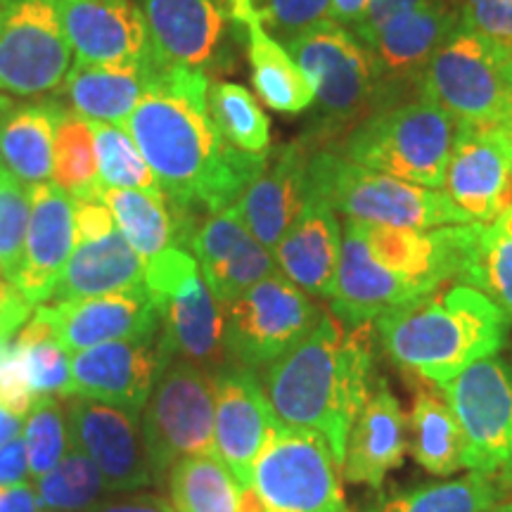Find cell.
<instances>
[{
  "mask_svg": "<svg viewBox=\"0 0 512 512\" xmlns=\"http://www.w3.org/2000/svg\"><path fill=\"white\" fill-rule=\"evenodd\" d=\"M164 64L209 74L223 57L230 15L219 0H138Z\"/></svg>",
  "mask_w": 512,
  "mask_h": 512,
  "instance_id": "23",
  "label": "cell"
},
{
  "mask_svg": "<svg viewBox=\"0 0 512 512\" xmlns=\"http://www.w3.org/2000/svg\"><path fill=\"white\" fill-rule=\"evenodd\" d=\"M22 430H24L22 415L10 413L8 408L0 406V448H3L5 444H10L12 439L22 437Z\"/></svg>",
  "mask_w": 512,
  "mask_h": 512,
  "instance_id": "54",
  "label": "cell"
},
{
  "mask_svg": "<svg viewBox=\"0 0 512 512\" xmlns=\"http://www.w3.org/2000/svg\"><path fill=\"white\" fill-rule=\"evenodd\" d=\"M458 124L439 105L415 98L370 112L351 128L339 155L422 188H444Z\"/></svg>",
  "mask_w": 512,
  "mask_h": 512,
  "instance_id": "6",
  "label": "cell"
},
{
  "mask_svg": "<svg viewBox=\"0 0 512 512\" xmlns=\"http://www.w3.org/2000/svg\"><path fill=\"white\" fill-rule=\"evenodd\" d=\"M169 494L176 512H238L240 486L214 453L185 456L171 467Z\"/></svg>",
  "mask_w": 512,
  "mask_h": 512,
  "instance_id": "35",
  "label": "cell"
},
{
  "mask_svg": "<svg viewBox=\"0 0 512 512\" xmlns=\"http://www.w3.org/2000/svg\"><path fill=\"white\" fill-rule=\"evenodd\" d=\"M484 512H512V503L510 501H503V503H494V505H489V508H486Z\"/></svg>",
  "mask_w": 512,
  "mask_h": 512,
  "instance_id": "57",
  "label": "cell"
},
{
  "mask_svg": "<svg viewBox=\"0 0 512 512\" xmlns=\"http://www.w3.org/2000/svg\"><path fill=\"white\" fill-rule=\"evenodd\" d=\"M110 494V486L98 467L93 465V460H88L72 446L48 475L36 479V496L41 510L91 512Z\"/></svg>",
  "mask_w": 512,
  "mask_h": 512,
  "instance_id": "37",
  "label": "cell"
},
{
  "mask_svg": "<svg viewBox=\"0 0 512 512\" xmlns=\"http://www.w3.org/2000/svg\"><path fill=\"white\" fill-rule=\"evenodd\" d=\"M91 512H176L171 501L155 494H131V496H107L95 505Z\"/></svg>",
  "mask_w": 512,
  "mask_h": 512,
  "instance_id": "49",
  "label": "cell"
},
{
  "mask_svg": "<svg viewBox=\"0 0 512 512\" xmlns=\"http://www.w3.org/2000/svg\"><path fill=\"white\" fill-rule=\"evenodd\" d=\"M311 147L306 140L280 145L268 150L266 166L261 174L247 185L235 209L252 235L266 249H275L292 221L306 202V171H309Z\"/></svg>",
  "mask_w": 512,
  "mask_h": 512,
  "instance_id": "24",
  "label": "cell"
},
{
  "mask_svg": "<svg viewBox=\"0 0 512 512\" xmlns=\"http://www.w3.org/2000/svg\"><path fill=\"white\" fill-rule=\"evenodd\" d=\"M55 100L12 105L0 117V164L27 188L48 183L53 174L57 114Z\"/></svg>",
  "mask_w": 512,
  "mask_h": 512,
  "instance_id": "30",
  "label": "cell"
},
{
  "mask_svg": "<svg viewBox=\"0 0 512 512\" xmlns=\"http://www.w3.org/2000/svg\"><path fill=\"white\" fill-rule=\"evenodd\" d=\"M15 342L36 399L38 396H67L69 382H72V370H69L72 356L62 349V344L36 311L17 332Z\"/></svg>",
  "mask_w": 512,
  "mask_h": 512,
  "instance_id": "40",
  "label": "cell"
},
{
  "mask_svg": "<svg viewBox=\"0 0 512 512\" xmlns=\"http://www.w3.org/2000/svg\"><path fill=\"white\" fill-rule=\"evenodd\" d=\"M0 512H41L36 489L29 482L0 489Z\"/></svg>",
  "mask_w": 512,
  "mask_h": 512,
  "instance_id": "52",
  "label": "cell"
},
{
  "mask_svg": "<svg viewBox=\"0 0 512 512\" xmlns=\"http://www.w3.org/2000/svg\"><path fill=\"white\" fill-rule=\"evenodd\" d=\"M339 472L323 437L278 425L256 460L252 486L240 491L238 512H351Z\"/></svg>",
  "mask_w": 512,
  "mask_h": 512,
  "instance_id": "8",
  "label": "cell"
},
{
  "mask_svg": "<svg viewBox=\"0 0 512 512\" xmlns=\"http://www.w3.org/2000/svg\"><path fill=\"white\" fill-rule=\"evenodd\" d=\"M501 496L494 479L470 472L451 482H432L382 498L366 512H484Z\"/></svg>",
  "mask_w": 512,
  "mask_h": 512,
  "instance_id": "36",
  "label": "cell"
},
{
  "mask_svg": "<svg viewBox=\"0 0 512 512\" xmlns=\"http://www.w3.org/2000/svg\"><path fill=\"white\" fill-rule=\"evenodd\" d=\"M458 22V5L422 0L415 8L389 19L363 43L373 72V112L418 98L422 76Z\"/></svg>",
  "mask_w": 512,
  "mask_h": 512,
  "instance_id": "15",
  "label": "cell"
},
{
  "mask_svg": "<svg viewBox=\"0 0 512 512\" xmlns=\"http://www.w3.org/2000/svg\"><path fill=\"white\" fill-rule=\"evenodd\" d=\"M219 3L228 10L230 19H233V22H238V19L245 15L247 10H252V5L256 3V0H219Z\"/></svg>",
  "mask_w": 512,
  "mask_h": 512,
  "instance_id": "55",
  "label": "cell"
},
{
  "mask_svg": "<svg viewBox=\"0 0 512 512\" xmlns=\"http://www.w3.org/2000/svg\"><path fill=\"white\" fill-rule=\"evenodd\" d=\"M162 60L152 53L143 62L81 64L76 62L64 79V98L72 112L88 121L126 126L133 110L150 88Z\"/></svg>",
  "mask_w": 512,
  "mask_h": 512,
  "instance_id": "28",
  "label": "cell"
},
{
  "mask_svg": "<svg viewBox=\"0 0 512 512\" xmlns=\"http://www.w3.org/2000/svg\"><path fill=\"white\" fill-rule=\"evenodd\" d=\"M74 219H76V238L79 242L98 240L102 235L117 230L112 211L102 202V197H86V200H74Z\"/></svg>",
  "mask_w": 512,
  "mask_h": 512,
  "instance_id": "47",
  "label": "cell"
},
{
  "mask_svg": "<svg viewBox=\"0 0 512 512\" xmlns=\"http://www.w3.org/2000/svg\"><path fill=\"white\" fill-rule=\"evenodd\" d=\"M332 0H256L252 15L275 41H294L325 19H330Z\"/></svg>",
  "mask_w": 512,
  "mask_h": 512,
  "instance_id": "44",
  "label": "cell"
},
{
  "mask_svg": "<svg viewBox=\"0 0 512 512\" xmlns=\"http://www.w3.org/2000/svg\"><path fill=\"white\" fill-rule=\"evenodd\" d=\"M143 283L145 261L117 228L98 240L76 245L48 304L100 297V294L131 290Z\"/></svg>",
  "mask_w": 512,
  "mask_h": 512,
  "instance_id": "29",
  "label": "cell"
},
{
  "mask_svg": "<svg viewBox=\"0 0 512 512\" xmlns=\"http://www.w3.org/2000/svg\"><path fill=\"white\" fill-rule=\"evenodd\" d=\"M36 396L31 392L15 337L0 342V406L15 415H27Z\"/></svg>",
  "mask_w": 512,
  "mask_h": 512,
  "instance_id": "46",
  "label": "cell"
},
{
  "mask_svg": "<svg viewBox=\"0 0 512 512\" xmlns=\"http://www.w3.org/2000/svg\"><path fill=\"white\" fill-rule=\"evenodd\" d=\"M370 325L347 330L323 313L302 342L261 368V384L275 418L323 437L339 465L351 427L370 399Z\"/></svg>",
  "mask_w": 512,
  "mask_h": 512,
  "instance_id": "3",
  "label": "cell"
},
{
  "mask_svg": "<svg viewBox=\"0 0 512 512\" xmlns=\"http://www.w3.org/2000/svg\"><path fill=\"white\" fill-rule=\"evenodd\" d=\"M12 105H15V102H12L10 95H3V93H0V117H3V114L8 112Z\"/></svg>",
  "mask_w": 512,
  "mask_h": 512,
  "instance_id": "58",
  "label": "cell"
},
{
  "mask_svg": "<svg viewBox=\"0 0 512 512\" xmlns=\"http://www.w3.org/2000/svg\"><path fill=\"white\" fill-rule=\"evenodd\" d=\"M418 98L456 124L505 126L512 119V53L458 22L432 57Z\"/></svg>",
  "mask_w": 512,
  "mask_h": 512,
  "instance_id": "7",
  "label": "cell"
},
{
  "mask_svg": "<svg viewBox=\"0 0 512 512\" xmlns=\"http://www.w3.org/2000/svg\"><path fill=\"white\" fill-rule=\"evenodd\" d=\"M505 133H508V138H510V143H512V119L508 121V124H505Z\"/></svg>",
  "mask_w": 512,
  "mask_h": 512,
  "instance_id": "59",
  "label": "cell"
},
{
  "mask_svg": "<svg viewBox=\"0 0 512 512\" xmlns=\"http://www.w3.org/2000/svg\"><path fill=\"white\" fill-rule=\"evenodd\" d=\"M62 399L69 446L93 460L112 494L155 484L147 463L140 413L88 396L69 394Z\"/></svg>",
  "mask_w": 512,
  "mask_h": 512,
  "instance_id": "17",
  "label": "cell"
},
{
  "mask_svg": "<svg viewBox=\"0 0 512 512\" xmlns=\"http://www.w3.org/2000/svg\"><path fill=\"white\" fill-rule=\"evenodd\" d=\"M69 356L98 344L159 330V313L145 283L100 297L43 304L34 309Z\"/></svg>",
  "mask_w": 512,
  "mask_h": 512,
  "instance_id": "20",
  "label": "cell"
},
{
  "mask_svg": "<svg viewBox=\"0 0 512 512\" xmlns=\"http://www.w3.org/2000/svg\"><path fill=\"white\" fill-rule=\"evenodd\" d=\"M62 17L81 64L143 62L155 53L143 10L133 0H64Z\"/></svg>",
  "mask_w": 512,
  "mask_h": 512,
  "instance_id": "25",
  "label": "cell"
},
{
  "mask_svg": "<svg viewBox=\"0 0 512 512\" xmlns=\"http://www.w3.org/2000/svg\"><path fill=\"white\" fill-rule=\"evenodd\" d=\"M342 256V223L323 197L306 190V202L273 249L278 271L309 297L330 299Z\"/></svg>",
  "mask_w": 512,
  "mask_h": 512,
  "instance_id": "26",
  "label": "cell"
},
{
  "mask_svg": "<svg viewBox=\"0 0 512 512\" xmlns=\"http://www.w3.org/2000/svg\"><path fill=\"white\" fill-rule=\"evenodd\" d=\"M31 216L29 188L0 164V266L15 283Z\"/></svg>",
  "mask_w": 512,
  "mask_h": 512,
  "instance_id": "43",
  "label": "cell"
},
{
  "mask_svg": "<svg viewBox=\"0 0 512 512\" xmlns=\"http://www.w3.org/2000/svg\"><path fill=\"white\" fill-rule=\"evenodd\" d=\"M188 247L219 304L233 302L252 285L278 273L273 252L254 238L235 204L207 214L200 226L192 228Z\"/></svg>",
  "mask_w": 512,
  "mask_h": 512,
  "instance_id": "21",
  "label": "cell"
},
{
  "mask_svg": "<svg viewBox=\"0 0 512 512\" xmlns=\"http://www.w3.org/2000/svg\"><path fill=\"white\" fill-rule=\"evenodd\" d=\"M41 512H53V510H41Z\"/></svg>",
  "mask_w": 512,
  "mask_h": 512,
  "instance_id": "60",
  "label": "cell"
},
{
  "mask_svg": "<svg viewBox=\"0 0 512 512\" xmlns=\"http://www.w3.org/2000/svg\"><path fill=\"white\" fill-rule=\"evenodd\" d=\"M29 477V460H27V446L24 439L17 437L10 444L0 448V489L3 486L22 484Z\"/></svg>",
  "mask_w": 512,
  "mask_h": 512,
  "instance_id": "50",
  "label": "cell"
},
{
  "mask_svg": "<svg viewBox=\"0 0 512 512\" xmlns=\"http://www.w3.org/2000/svg\"><path fill=\"white\" fill-rule=\"evenodd\" d=\"M510 491H512V486H510ZM510 503H512V501H510Z\"/></svg>",
  "mask_w": 512,
  "mask_h": 512,
  "instance_id": "61",
  "label": "cell"
},
{
  "mask_svg": "<svg viewBox=\"0 0 512 512\" xmlns=\"http://www.w3.org/2000/svg\"><path fill=\"white\" fill-rule=\"evenodd\" d=\"M441 394L463 432V465L512 486V366L482 358L441 384Z\"/></svg>",
  "mask_w": 512,
  "mask_h": 512,
  "instance_id": "13",
  "label": "cell"
},
{
  "mask_svg": "<svg viewBox=\"0 0 512 512\" xmlns=\"http://www.w3.org/2000/svg\"><path fill=\"white\" fill-rule=\"evenodd\" d=\"M370 0H332L330 8V22L339 24L347 31H354L361 22L363 15H366Z\"/></svg>",
  "mask_w": 512,
  "mask_h": 512,
  "instance_id": "53",
  "label": "cell"
},
{
  "mask_svg": "<svg viewBox=\"0 0 512 512\" xmlns=\"http://www.w3.org/2000/svg\"><path fill=\"white\" fill-rule=\"evenodd\" d=\"M384 351L420 380L446 384L508 342L510 318L465 283H446L373 320Z\"/></svg>",
  "mask_w": 512,
  "mask_h": 512,
  "instance_id": "4",
  "label": "cell"
},
{
  "mask_svg": "<svg viewBox=\"0 0 512 512\" xmlns=\"http://www.w3.org/2000/svg\"><path fill=\"white\" fill-rule=\"evenodd\" d=\"M285 48L313 86L311 128L304 140L342 136L373 112L370 57L351 31L325 19Z\"/></svg>",
  "mask_w": 512,
  "mask_h": 512,
  "instance_id": "9",
  "label": "cell"
},
{
  "mask_svg": "<svg viewBox=\"0 0 512 512\" xmlns=\"http://www.w3.org/2000/svg\"><path fill=\"white\" fill-rule=\"evenodd\" d=\"M482 230L484 223L418 230L344 219L332 313L347 330L361 328L441 285L460 283Z\"/></svg>",
  "mask_w": 512,
  "mask_h": 512,
  "instance_id": "2",
  "label": "cell"
},
{
  "mask_svg": "<svg viewBox=\"0 0 512 512\" xmlns=\"http://www.w3.org/2000/svg\"><path fill=\"white\" fill-rule=\"evenodd\" d=\"M29 200L31 216L15 287L36 309L50 302L69 256L79 245V238H76L74 200L53 181L29 188Z\"/></svg>",
  "mask_w": 512,
  "mask_h": 512,
  "instance_id": "22",
  "label": "cell"
},
{
  "mask_svg": "<svg viewBox=\"0 0 512 512\" xmlns=\"http://www.w3.org/2000/svg\"><path fill=\"white\" fill-rule=\"evenodd\" d=\"M214 411L207 370L185 358L171 361L140 413L152 482H164L185 456L214 453Z\"/></svg>",
  "mask_w": 512,
  "mask_h": 512,
  "instance_id": "10",
  "label": "cell"
},
{
  "mask_svg": "<svg viewBox=\"0 0 512 512\" xmlns=\"http://www.w3.org/2000/svg\"><path fill=\"white\" fill-rule=\"evenodd\" d=\"M22 439L27 446L29 477L48 475L69 451L67 418L60 396H38L24 418Z\"/></svg>",
  "mask_w": 512,
  "mask_h": 512,
  "instance_id": "42",
  "label": "cell"
},
{
  "mask_svg": "<svg viewBox=\"0 0 512 512\" xmlns=\"http://www.w3.org/2000/svg\"><path fill=\"white\" fill-rule=\"evenodd\" d=\"M460 24L512 53V0H460Z\"/></svg>",
  "mask_w": 512,
  "mask_h": 512,
  "instance_id": "45",
  "label": "cell"
},
{
  "mask_svg": "<svg viewBox=\"0 0 512 512\" xmlns=\"http://www.w3.org/2000/svg\"><path fill=\"white\" fill-rule=\"evenodd\" d=\"M91 124L102 190H145L164 195L150 164L145 162L143 152L138 150L136 140L124 126L100 124V121H91Z\"/></svg>",
  "mask_w": 512,
  "mask_h": 512,
  "instance_id": "41",
  "label": "cell"
},
{
  "mask_svg": "<svg viewBox=\"0 0 512 512\" xmlns=\"http://www.w3.org/2000/svg\"><path fill=\"white\" fill-rule=\"evenodd\" d=\"M460 283L477 287L512 323V209L482 230V238Z\"/></svg>",
  "mask_w": 512,
  "mask_h": 512,
  "instance_id": "39",
  "label": "cell"
},
{
  "mask_svg": "<svg viewBox=\"0 0 512 512\" xmlns=\"http://www.w3.org/2000/svg\"><path fill=\"white\" fill-rule=\"evenodd\" d=\"M472 223H494L512 209V143L505 126L458 124L444 188Z\"/></svg>",
  "mask_w": 512,
  "mask_h": 512,
  "instance_id": "18",
  "label": "cell"
},
{
  "mask_svg": "<svg viewBox=\"0 0 512 512\" xmlns=\"http://www.w3.org/2000/svg\"><path fill=\"white\" fill-rule=\"evenodd\" d=\"M64 0H0V91L34 98L53 93L74 62Z\"/></svg>",
  "mask_w": 512,
  "mask_h": 512,
  "instance_id": "14",
  "label": "cell"
},
{
  "mask_svg": "<svg viewBox=\"0 0 512 512\" xmlns=\"http://www.w3.org/2000/svg\"><path fill=\"white\" fill-rule=\"evenodd\" d=\"M174 358L162 328L143 337L83 349L69 358V394L143 413L157 380Z\"/></svg>",
  "mask_w": 512,
  "mask_h": 512,
  "instance_id": "16",
  "label": "cell"
},
{
  "mask_svg": "<svg viewBox=\"0 0 512 512\" xmlns=\"http://www.w3.org/2000/svg\"><path fill=\"white\" fill-rule=\"evenodd\" d=\"M34 313V306H31L22 294H15V297L3 299L0 302V342H8L22 330V325L27 323Z\"/></svg>",
  "mask_w": 512,
  "mask_h": 512,
  "instance_id": "51",
  "label": "cell"
},
{
  "mask_svg": "<svg viewBox=\"0 0 512 512\" xmlns=\"http://www.w3.org/2000/svg\"><path fill=\"white\" fill-rule=\"evenodd\" d=\"M145 287L159 313V328L176 356L197 366H223L221 304L204 283L195 256L169 247L145 264Z\"/></svg>",
  "mask_w": 512,
  "mask_h": 512,
  "instance_id": "11",
  "label": "cell"
},
{
  "mask_svg": "<svg viewBox=\"0 0 512 512\" xmlns=\"http://www.w3.org/2000/svg\"><path fill=\"white\" fill-rule=\"evenodd\" d=\"M420 3L422 0H370L366 15H363L358 27L351 31V34H354L361 43H366L368 38H373L377 31L389 22V19H394L396 15H401V12L411 10Z\"/></svg>",
  "mask_w": 512,
  "mask_h": 512,
  "instance_id": "48",
  "label": "cell"
},
{
  "mask_svg": "<svg viewBox=\"0 0 512 512\" xmlns=\"http://www.w3.org/2000/svg\"><path fill=\"white\" fill-rule=\"evenodd\" d=\"M221 313L226 356L238 366L259 370L302 342L325 311L278 271L221 304Z\"/></svg>",
  "mask_w": 512,
  "mask_h": 512,
  "instance_id": "12",
  "label": "cell"
},
{
  "mask_svg": "<svg viewBox=\"0 0 512 512\" xmlns=\"http://www.w3.org/2000/svg\"><path fill=\"white\" fill-rule=\"evenodd\" d=\"M102 202L112 211L114 223L128 245L136 249L140 259L150 261L164 249L178 247L181 228L171 214L169 202L159 192L145 190H117L107 188L100 192Z\"/></svg>",
  "mask_w": 512,
  "mask_h": 512,
  "instance_id": "33",
  "label": "cell"
},
{
  "mask_svg": "<svg viewBox=\"0 0 512 512\" xmlns=\"http://www.w3.org/2000/svg\"><path fill=\"white\" fill-rule=\"evenodd\" d=\"M430 384H420L413 394L411 451L415 463L430 475L446 477L465 467L463 432L444 394L434 392Z\"/></svg>",
  "mask_w": 512,
  "mask_h": 512,
  "instance_id": "32",
  "label": "cell"
},
{
  "mask_svg": "<svg viewBox=\"0 0 512 512\" xmlns=\"http://www.w3.org/2000/svg\"><path fill=\"white\" fill-rule=\"evenodd\" d=\"M214 380V456L228 467L240 491L252 486L254 465L271 439L275 418L256 370L228 363L211 375Z\"/></svg>",
  "mask_w": 512,
  "mask_h": 512,
  "instance_id": "19",
  "label": "cell"
},
{
  "mask_svg": "<svg viewBox=\"0 0 512 512\" xmlns=\"http://www.w3.org/2000/svg\"><path fill=\"white\" fill-rule=\"evenodd\" d=\"M403 456H406V418L389 384L380 380L349 432L342 460L344 479L377 489L384 477L403 463Z\"/></svg>",
  "mask_w": 512,
  "mask_h": 512,
  "instance_id": "27",
  "label": "cell"
},
{
  "mask_svg": "<svg viewBox=\"0 0 512 512\" xmlns=\"http://www.w3.org/2000/svg\"><path fill=\"white\" fill-rule=\"evenodd\" d=\"M306 181L309 192L323 197L337 214L366 226L427 230L472 223L444 190L366 169L337 150H311Z\"/></svg>",
  "mask_w": 512,
  "mask_h": 512,
  "instance_id": "5",
  "label": "cell"
},
{
  "mask_svg": "<svg viewBox=\"0 0 512 512\" xmlns=\"http://www.w3.org/2000/svg\"><path fill=\"white\" fill-rule=\"evenodd\" d=\"M209 86V74L162 62L124 126L178 216L233 207L268 159L228 143L209 112Z\"/></svg>",
  "mask_w": 512,
  "mask_h": 512,
  "instance_id": "1",
  "label": "cell"
},
{
  "mask_svg": "<svg viewBox=\"0 0 512 512\" xmlns=\"http://www.w3.org/2000/svg\"><path fill=\"white\" fill-rule=\"evenodd\" d=\"M19 290L15 287V283H12L10 280V275L5 273V268L0 266V302H3V299H10V297H15Z\"/></svg>",
  "mask_w": 512,
  "mask_h": 512,
  "instance_id": "56",
  "label": "cell"
},
{
  "mask_svg": "<svg viewBox=\"0 0 512 512\" xmlns=\"http://www.w3.org/2000/svg\"><path fill=\"white\" fill-rule=\"evenodd\" d=\"M238 24L247 34V57L256 95L264 100L268 110L280 114L309 112L313 86L283 43L266 34L252 10H247Z\"/></svg>",
  "mask_w": 512,
  "mask_h": 512,
  "instance_id": "31",
  "label": "cell"
},
{
  "mask_svg": "<svg viewBox=\"0 0 512 512\" xmlns=\"http://www.w3.org/2000/svg\"><path fill=\"white\" fill-rule=\"evenodd\" d=\"M209 112L230 145L249 155H268L271 121L245 86L228 81L211 83Z\"/></svg>",
  "mask_w": 512,
  "mask_h": 512,
  "instance_id": "38",
  "label": "cell"
},
{
  "mask_svg": "<svg viewBox=\"0 0 512 512\" xmlns=\"http://www.w3.org/2000/svg\"><path fill=\"white\" fill-rule=\"evenodd\" d=\"M50 181L72 200L100 197L102 192L93 124L64 105L57 114Z\"/></svg>",
  "mask_w": 512,
  "mask_h": 512,
  "instance_id": "34",
  "label": "cell"
}]
</instances>
